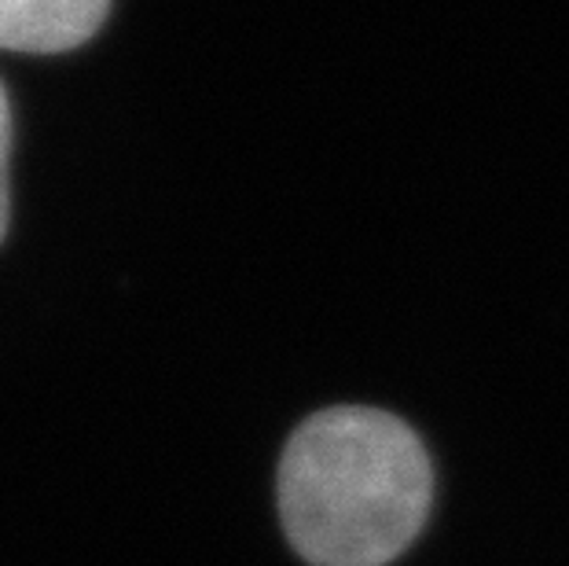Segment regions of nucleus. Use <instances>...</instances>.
Here are the masks:
<instances>
[{"label":"nucleus","mask_w":569,"mask_h":566,"mask_svg":"<svg viewBox=\"0 0 569 566\" xmlns=\"http://www.w3.org/2000/svg\"><path fill=\"white\" fill-rule=\"evenodd\" d=\"M8 159H11V107H8L4 86H0V239H4V232H8V214H11Z\"/></svg>","instance_id":"7ed1b4c3"},{"label":"nucleus","mask_w":569,"mask_h":566,"mask_svg":"<svg viewBox=\"0 0 569 566\" xmlns=\"http://www.w3.org/2000/svg\"><path fill=\"white\" fill-rule=\"evenodd\" d=\"M111 0H0V48L67 52L103 27Z\"/></svg>","instance_id":"f03ea898"},{"label":"nucleus","mask_w":569,"mask_h":566,"mask_svg":"<svg viewBox=\"0 0 569 566\" xmlns=\"http://www.w3.org/2000/svg\"><path fill=\"white\" fill-rule=\"evenodd\" d=\"M430 460L419 435L379 408L309 416L280 460V515L312 566H386L430 512Z\"/></svg>","instance_id":"f257e3e1"}]
</instances>
